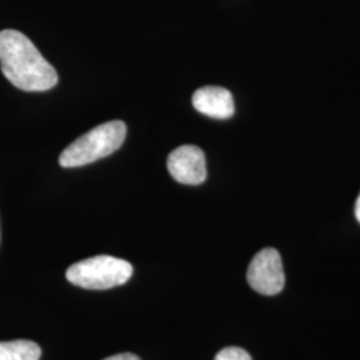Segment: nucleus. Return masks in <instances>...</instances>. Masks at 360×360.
<instances>
[{
	"label": "nucleus",
	"mask_w": 360,
	"mask_h": 360,
	"mask_svg": "<svg viewBox=\"0 0 360 360\" xmlns=\"http://www.w3.org/2000/svg\"><path fill=\"white\" fill-rule=\"evenodd\" d=\"M0 67L11 84L27 92L51 90L58 83L55 68L16 30L0 31Z\"/></svg>",
	"instance_id": "1"
},
{
	"label": "nucleus",
	"mask_w": 360,
	"mask_h": 360,
	"mask_svg": "<svg viewBox=\"0 0 360 360\" xmlns=\"http://www.w3.org/2000/svg\"><path fill=\"white\" fill-rule=\"evenodd\" d=\"M127 127L122 120L107 122L71 143L59 156L65 168L82 167L115 153L126 139Z\"/></svg>",
	"instance_id": "2"
},
{
	"label": "nucleus",
	"mask_w": 360,
	"mask_h": 360,
	"mask_svg": "<svg viewBox=\"0 0 360 360\" xmlns=\"http://www.w3.org/2000/svg\"><path fill=\"white\" fill-rule=\"evenodd\" d=\"M134 269L127 260L99 255L72 264L65 278L70 283L86 290H108L127 283Z\"/></svg>",
	"instance_id": "3"
},
{
	"label": "nucleus",
	"mask_w": 360,
	"mask_h": 360,
	"mask_svg": "<svg viewBox=\"0 0 360 360\" xmlns=\"http://www.w3.org/2000/svg\"><path fill=\"white\" fill-rule=\"evenodd\" d=\"M247 281L252 290L262 295H276L283 290V262L275 248L259 251L247 270Z\"/></svg>",
	"instance_id": "4"
},
{
	"label": "nucleus",
	"mask_w": 360,
	"mask_h": 360,
	"mask_svg": "<svg viewBox=\"0 0 360 360\" xmlns=\"http://www.w3.org/2000/svg\"><path fill=\"white\" fill-rule=\"evenodd\" d=\"M167 168L171 176L181 184L198 186L207 178L205 153L191 144L180 146L168 155Z\"/></svg>",
	"instance_id": "5"
},
{
	"label": "nucleus",
	"mask_w": 360,
	"mask_h": 360,
	"mask_svg": "<svg viewBox=\"0 0 360 360\" xmlns=\"http://www.w3.org/2000/svg\"><path fill=\"white\" fill-rule=\"evenodd\" d=\"M193 104L198 112L215 119H229L235 112L231 92L217 86H207L195 91Z\"/></svg>",
	"instance_id": "6"
},
{
	"label": "nucleus",
	"mask_w": 360,
	"mask_h": 360,
	"mask_svg": "<svg viewBox=\"0 0 360 360\" xmlns=\"http://www.w3.org/2000/svg\"><path fill=\"white\" fill-rule=\"evenodd\" d=\"M41 349L31 340L0 342V360H39Z\"/></svg>",
	"instance_id": "7"
},
{
	"label": "nucleus",
	"mask_w": 360,
	"mask_h": 360,
	"mask_svg": "<svg viewBox=\"0 0 360 360\" xmlns=\"http://www.w3.org/2000/svg\"><path fill=\"white\" fill-rule=\"evenodd\" d=\"M215 360H252L250 354L239 347H227L223 348L221 351H219L215 356Z\"/></svg>",
	"instance_id": "8"
},
{
	"label": "nucleus",
	"mask_w": 360,
	"mask_h": 360,
	"mask_svg": "<svg viewBox=\"0 0 360 360\" xmlns=\"http://www.w3.org/2000/svg\"><path fill=\"white\" fill-rule=\"evenodd\" d=\"M104 360H141V358L136 356V355H134V354L126 352V354H117V355L110 356V358H107V359Z\"/></svg>",
	"instance_id": "9"
},
{
	"label": "nucleus",
	"mask_w": 360,
	"mask_h": 360,
	"mask_svg": "<svg viewBox=\"0 0 360 360\" xmlns=\"http://www.w3.org/2000/svg\"><path fill=\"white\" fill-rule=\"evenodd\" d=\"M355 217L358 219V221L360 223V195L356 200V205H355Z\"/></svg>",
	"instance_id": "10"
}]
</instances>
